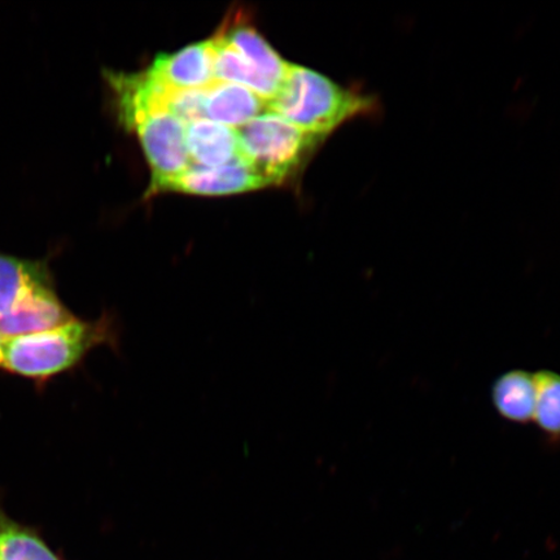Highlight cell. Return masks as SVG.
<instances>
[{
    "instance_id": "7",
    "label": "cell",
    "mask_w": 560,
    "mask_h": 560,
    "mask_svg": "<svg viewBox=\"0 0 560 560\" xmlns=\"http://www.w3.org/2000/svg\"><path fill=\"white\" fill-rule=\"evenodd\" d=\"M75 315L59 299L54 284L34 290L0 317V334L7 339L37 334L68 324Z\"/></svg>"
},
{
    "instance_id": "6",
    "label": "cell",
    "mask_w": 560,
    "mask_h": 560,
    "mask_svg": "<svg viewBox=\"0 0 560 560\" xmlns=\"http://www.w3.org/2000/svg\"><path fill=\"white\" fill-rule=\"evenodd\" d=\"M145 72L173 91L208 89L215 82L212 44L208 39L172 54H160Z\"/></svg>"
},
{
    "instance_id": "2",
    "label": "cell",
    "mask_w": 560,
    "mask_h": 560,
    "mask_svg": "<svg viewBox=\"0 0 560 560\" xmlns=\"http://www.w3.org/2000/svg\"><path fill=\"white\" fill-rule=\"evenodd\" d=\"M268 109L296 128L326 139L357 117L376 115L381 105L373 95L342 88L313 69L290 62Z\"/></svg>"
},
{
    "instance_id": "8",
    "label": "cell",
    "mask_w": 560,
    "mask_h": 560,
    "mask_svg": "<svg viewBox=\"0 0 560 560\" xmlns=\"http://www.w3.org/2000/svg\"><path fill=\"white\" fill-rule=\"evenodd\" d=\"M219 34L236 48L244 60L278 89L282 85L290 62L280 58L248 18L237 12L235 18L223 23Z\"/></svg>"
},
{
    "instance_id": "1",
    "label": "cell",
    "mask_w": 560,
    "mask_h": 560,
    "mask_svg": "<svg viewBox=\"0 0 560 560\" xmlns=\"http://www.w3.org/2000/svg\"><path fill=\"white\" fill-rule=\"evenodd\" d=\"M120 326L105 312L95 320L74 318L37 334L7 339L0 370L45 384L80 366L100 347L120 349Z\"/></svg>"
},
{
    "instance_id": "13",
    "label": "cell",
    "mask_w": 560,
    "mask_h": 560,
    "mask_svg": "<svg viewBox=\"0 0 560 560\" xmlns=\"http://www.w3.org/2000/svg\"><path fill=\"white\" fill-rule=\"evenodd\" d=\"M492 400L501 417L514 423H528L535 411L534 375L523 370L501 375L493 384Z\"/></svg>"
},
{
    "instance_id": "9",
    "label": "cell",
    "mask_w": 560,
    "mask_h": 560,
    "mask_svg": "<svg viewBox=\"0 0 560 560\" xmlns=\"http://www.w3.org/2000/svg\"><path fill=\"white\" fill-rule=\"evenodd\" d=\"M186 147L195 167H219L242 159L236 130L207 118L186 125Z\"/></svg>"
},
{
    "instance_id": "17",
    "label": "cell",
    "mask_w": 560,
    "mask_h": 560,
    "mask_svg": "<svg viewBox=\"0 0 560 560\" xmlns=\"http://www.w3.org/2000/svg\"><path fill=\"white\" fill-rule=\"evenodd\" d=\"M5 341H7V338H4V336L2 334H0V366H2V362H3Z\"/></svg>"
},
{
    "instance_id": "15",
    "label": "cell",
    "mask_w": 560,
    "mask_h": 560,
    "mask_svg": "<svg viewBox=\"0 0 560 560\" xmlns=\"http://www.w3.org/2000/svg\"><path fill=\"white\" fill-rule=\"evenodd\" d=\"M536 401L534 419L551 445L560 444V374L542 370L534 375Z\"/></svg>"
},
{
    "instance_id": "12",
    "label": "cell",
    "mask_w": 560,
    "mask_h": 560,
    "mask_svg": "<svg viewBox=\"0 0 560 560\" xmlns=\"http://www.w3.org/2000/svg\"><path fill=\"white\" fill-rule=\"evenodd\" d=\"M210 44H212L215 81L236 83L247 88L268 103L277 95L279 89L258 74L222 35L217 33L213 38H210Z\"/></svg>"
},
{
    "instance_id": "5",
    "label": "cell",
    "mask_w": 560,
    "mask_h": 560,
    "mask_svg": "<svg viewBox=\"0 0 560 560\" xmlns=\"http://www.w3.org/2000/svg\"><path fill=\"white\" fill-rule=\"evenodd\" d=\"M269 187L254 167L243 159L219 167H190L174 178L163 192H184L198 196H229Z\"/></svg>"
},
{
    "instance_id": "14",
    "label": "cell",
    "mask_w": 560,
    "mask_h": 560,
    "mask_svg": "<svg viewBox=\"0 0 560 560\" xmlns=\"http://www.w3.org/2000/svg\"><path fill=\"white\" fill-rule=\"evenodd\" d=\"M0 560H62L37 530L13 521L0 508Z\"/></svg>"
},
{
    "instance_id": "16",
    "label": "cell",
    "mask_w": 560,
    "mask_h": 560,
    "mask_svg": "<svg viewBox=\"0 0 560 560\" xmlns=\"http://www.w3.org/2000/svg\"><path fill=\"white\" fill-rule=\"evenodd\" d=\"M206 89L173 91L170 112L185 125L206 118Z\"/></svg>"
},
{
    "instance_id": "10",
    "label": "cell",
    "mask_w": 560,
    "mask_h": 560,
    "mask_svg": "<svg viewBox=\"0 0 560 560\" xmlns=\"http://www.w3.org/2000/svg\"><path fill=\"white\" fill-rule=\"evenodd\" d=\"M207 120L237 129L265 114L268 102L236 83L215 81L206 89Z\"/></svg>"
},
{
    "instance_id": "4",
    "label": "cell",
    "mask_w": 560,
    "mask_h": 560,
    "mask_svg": "<svg viewBox=\"0 0 560 560\" xmlns=\"http://www.w3.org/2000/svg\"><path fill=\"white\" fill-rule=\"evenodd\" d=\"M125 128L137 132L149 161L152 173L150 195L163 192L170 182L190 170L186 125L171 112L139 115L126 124Z\"/></svg>"
},
{
    "instance_id": "11",
    "label": "cell",
    "mask_w": 560,
    "mask_h": 560,
    "mask_svg": "<svg viewBox=\"0 0 560 560\" xmlns=\"http://www.w3.org/2000/svg\"><path fill=\"white\" fill-rule=\"evenodd\" d=\"M52 283L45 262L0 254V317L42 285Z\"/></svg>"
},
{
    "instance_id": "3",
    "label": "cell",
    "mask_w": 560,
    "mask_h": 560,
    "mask_svg": "<svg viewBox=\"0 0 560 560\" xmlns=\"http://www.w3.org/2000/svg\"><path fill=\"white\" fill-rule=\"evenodd\" d=\"M241 158L261 175L269 186H280L298 177L325 138L296 128L266 110L237 128Z\"/></svg>"
}]
</instances>
